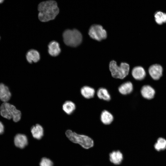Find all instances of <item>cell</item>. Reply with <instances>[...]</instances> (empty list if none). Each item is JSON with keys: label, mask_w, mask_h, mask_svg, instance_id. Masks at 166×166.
<instances>
[{"label": "cell", "mask_w": 166, "mask_h": 166, "mask_svg": "<svg viewBox=\"0 0 166 166\" xmlns=\"http://www.w3.org/2000/svg\"><path fill=\"white\" fill-rule=\"evenodd\" d=\"M63 41L66 45L76 47L81 43L82 36L81 32L78 30L67 29L63 34Z\"/></svg>", "instance_id": "4"}, {"label": "cell", "mask_w": 166, "mask_h": 166, "mask_svg": "<svg viewBox=\"0 0 166 166\" xmlns=\"http://www.w3.org/2000/svg\"><path fill=\"white\" fill-rule=\"evenodd\" d=\"M0 113L3 117L10 120L11 119L15 122L19 121L21 117V111L13 105L6 102H3L0 107Z\"/></svg>", "instance_id": "3"}, {"label": "cell", "mask_w": 166, "mask_h": 166, "mask_svg": "<svg viewBox=\"0 0 166 166\" xmlns=\"http://www.w3.org/2000/svg\"><path fill=\"white\" fill-rule=\"evenodd\" d=\"M4 127L3 123L0 121V135L2 134L4 132Z\"/></svg>", "instance_id": "24"}, {"label": "cell", "mask_w": 166, "mask_h": 166, "mask_svg": "<svg viewBox=\"0 0 166 166\" xmlns=\"http://www.w3.org/2000/svg\"><path fill=\"white\" fill-rule=\"evenodd\" d=\"M26 57L28 62L30 63L33 62L36 63L40 59V55L37 50L34 49H31L26 53Z\"/></svg>", "instance_id": "13"}, {"label": "cell", "mask_w": 166, "mask_h": 166, "mask_svg": "<svg viewBox=\"0 0 166 166\" xmlns=\"http://www.w3.org/2000/svg\"><path fill=\"white\" fill-rule=\"evenodd\" d=\"M156 23L161 25L166 22V13L160 11L156 12L154 15Z\"/></svg>", "instance_id": "21"}, {"label": "cell", "mask_w": 166, "mask_h": 166, "mask_svg": "<svg viewBox=\"0 0 166 166\" xmlns=\"http://www.w3.org/2000/svg\"><path fill=\"white\" fill-rule=\"evenodd\" d=\"M39 165L40 166H53V164L50 159L43 157Z\"/></svg>", "instance_id": "23"}, {"label": "cell", "mask_w": 166, "mask_h": 166, "mask_svg": "<svg viewBox=\"0 0 166 166\" xmlns=\"http://www.w3.org/2000/svg\"><path fill=\"white\" fill-rule=\"evenodd\" d=\"M31 132L33 136L38 140L41 139L43 135V128L38 124L33 126L31 128Z\"/></svg>", "instance_id": "15"}, {"label": "cell", "mask_w": 166, "mask_h": 166, "mask_svg": "<svg viewBox=\"0 0 166 166\" xmlns=\"http://www.w3.org/2000/svg\"><path fill=\"white\" fill-rule=\"evenodd\" d=\"M110 161L116 165L120 164L123 159V156L119 151H113L109 154Z\"/></svg>", "instance_id": "14"}, {"label": "cell", "mask_w": 166, "mask_h": 166, "mask_svg": "<svg viewBox=\"0 0 166 166\" xmlns=\"http://www.w3.org/2000/svg\"><path fill=\"white\" fill-rule=\"evenodd\" d=\"M163 69L161 65L155 64L149 68L148 72L151 77L154 80H159L162 76Z\"/></svg>", "instance_id": "7"}, {"label": "cell", "mask_w": 166, "mask_h": 166, "mask_svg": "<svg viewBox=\"0 0 166 166\" xmlns=\"http://www.w3.org/2000/svg\"><path fill=\"white\" fill-rule=\"evenodd\" d=\"M11 93L8 86L0 83V100L4 102H7L11 97Z\"/></svg>", "instance_id": "8"}, {"label": "cell", "mask_w": 166, "mask_h": 166, "mask_svg": "<svg viewBox=\"0 0 166 166\" xmlns=\"http://www.w3.org/2000/svg\"><path fill=\"white\" fill-rule=\"evenodd\" d=\"M97 95L101 99L109 101L111 99V96L108 90L105 88H101L97 91Z\"/></svg>", "instance_id": "20"}, {"label": "cell", "mask_w": 166, "mask_h": 166, "mask_svg": "<svg viewBox=\"0 0 166 166\" xmlns=\"http://www.w3.org/2000/svg\"><path fill=\"white\" fill-rule=\"evenodd\" d=\"M88 34L92 38L98 41L105 39L107 37L106 31L99 25L94 24L91 26L89 30Z\"/></svg>", "instance_id": "6"}, {"label": "cell", "mask_w": 166, "mask_h": 166, "mask_svg": "<svg viewBox=\"0 0 166 166\" xmlns=\"http://www.w3.org/2000/svg\"><path fill=\"white\" fill-rule=\"evenodd\" d=\"M140 92L142 97L148 100L153 98L155 94L154 89L149 85L143 86L141 89Z\"/></svg>", "instance_id": "11"}, {"label": "cell", "mask_w": 166, "mask_h": 166, "mask_svg": "<svg viewBox=\"0 0 166 166\" xmlns=\"http://www.w3.org/2000/svg\"><path fill=\"white\" fill-rule=\"evenodd\" d=\"M14 143L15 146L20 148H23L28 144V139L24 134H18L14 138Z\"/></svg>", "instance_id": "9"}, {"label": "cell", "mask_w": 166, "mask_h": 166, "mask_svg": "<svg viewBox=\"0 0 166 166\" xmlns=\"http://www.w3.org/2000/svg\"><path fill=\"white\" fill-rule=\"evenodd\" d=\"M109 69L113 77L123 79L128 74L130 67L128 64L125 62L121 63L118 66L115 61L113 60L109 63Z\"/></svg>", "instance_id": "5"}, {"label": "cell", "mask_w": 166, "mask_h": 166, "mask_svg": "<svg viewBox=\"0 0 166 166\" xmlns=\"http://www.w3.org/2000/svg\"><path fill=\"white\" fill-rule=\"evenodd\" d=\"M4 2V0H0V4Z\"/></svg>", "instance_id": "25"}, {"label": "cell", "mask_w": 166, "mask_h": 166, "mask_svg": "<svg viewBox=\"0 0 166 166\" xmlns=\"http://www.w3.org/2000/svg\"><path fill=\"white\" fill-rule=\"evenodd\" d=\"M76 109V105L72 101H65L62 105L63 111L67 114H72Z\"/></svg>", "instance_id": "19"}, {"label": "cell", "mask_w": 166, "mask_h": 166, "mask_svg": "<svg viewBox=\"0 0 166 166\" xmlns=\"http://www.w3.org/2000/svg\"><path fill=\"white\" fill-rule=\"evenodd\" d=\"M118 89L121 94L123 95H127L132 92L133 89V85L130 81L126 82L121 85Z\"/></svg>", "instance_id": "16"}, {"label": "cell", "mask_w": 166, "mask_h": 166, "mask_svg": "<svg viewBox=\"0 0 166 166\" xmlns=\"http://www.w3.org/2000/svg\"><path fill=\"white\" fill-rule=\"evenodd\" d=\"M132 74L133 77L137 80L143 79L146 75V73L144 68L141 66L134 67L132 69Z\"/></svg>", "instance_id": "12"}, {"label": "cell", "mask_w": 166, "mask_h": 166, "mask_svg": "<svg viewBox=\"0 0 166 166\" xmlns=\"http://www.w3.org/2000/svg\"><path fill=\"white\" fill-rule=\"evenodd\" d=\"M155 149L160 151L166 148V140L162 137L159 138L154 145Z\"/></svg>", "instance_id": "22"}, {"label": "cell", "mask_w": 166, "mask_h": 166, "mask_svg": "<svg viewBox=\"0 0 166 166\" xmlns=\"http://www.w3.org/2000/svg\"><path fill=\"white\" fill-rule=\"evenodd\" d=\"M100 119L101 122L104 124H110L113 120V117L112 114L108 111L104 110L101 115Z\"/></svg>", "instance_id": "17"}, {"label": "cell", "mask_w": 166, "mask_h": 166, "mask_svg": "<svg viewBox=\"0 0 166 166\" xmlns=\"http://www.w3.org/2000/svg\"><path fill=\"white\" fill-rule=\"evenodd\" d=\"M38 18L44 22L54 19L59 12L57 2L53 0L41 2L38 5Z\"/></svg>", "instance_id": "1"}, {"label": "cell", "mask_w": 166, "mask_h": 166, "mask_svg": "<svg viewBox=\"0 0 166 166\" xmlns=\"http://www.w3.org/2000/svg\"><path fill=\"white\" fill-rule=\"evenodd\" d=\"M65 133L70 141L80 144L85 149H89L94 145L93 140L87 136L78 134L70 130H67Z\"/></svg>", "instance_id": "2"}, {"label": "cell", "mask_w": 166, "mask_h": 166, "mask_svg": "<svg viewBox=\"0 0 166 166\" xmlns=\"http://www.w3.org/2000/svg\"><path fill=\"white\" fill-rule=\"evenodd\" d=\"M80 91L81 95L86 99H90L93 97L95 94L94 89L88 86L83 87Z\"/></svg>", "instance_id": "18"}, {"label": "cell", "mask_w": 166, "mask_h": 166, "mask_svg": "<svg viewBox=\"0 0 166 166\" xmlns=\"http://www.w3.org/2000/svg\"><path fill=\"white\" fill-rule=\"evenodd\" d=\"M61 50L59 43L54 41L50 42L48 45L49 53L53 57H56L61 53Z\"/></svg>", "instance_id": "10"}, {"label": "cell", "mask_w": 166, "mask_h": 166, "mask_svg": "<svg viewBox=\"0 0 166 166\" xmlns=\"http://www.w3.org/2000/svg\"></svg>", "instance_id": "26"}]
</instances>
